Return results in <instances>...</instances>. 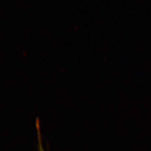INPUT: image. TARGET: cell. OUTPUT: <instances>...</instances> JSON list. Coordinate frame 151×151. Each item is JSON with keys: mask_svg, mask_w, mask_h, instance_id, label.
Here are the masks:
<instances>
[{"mask_svg": "<svg viewBox=\"0 0 151 151\" xmlns=\"http://www.w3.org/2000/svg\"><path fill=\"white\" fill-rule=\"evenodd\" d=\"M36 127H37V134H38V148H39V151H45L44 150L43 145H42V136H41V133H40V122H39V119H37V122H36Z\"/></svg>", "mask_w": 151, "mask_h": 151, "instance_id": "6da1fadb", "label": "cell"}]
</instances>
